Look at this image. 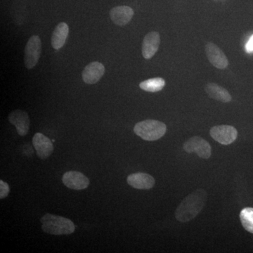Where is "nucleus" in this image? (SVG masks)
<instances>
[{"mask_svg":"<svg viewBox=\"0 0 253 253\" xmlns=\"http://www.w3.org/2000/svg\"><path fill=\"white\" fill-rule=\"evenodd\" d=\"M205 90L210 97L223 103H229L231 101V96L229 91L216 83H208Z\"/></svg>","mask_w":253,"mask_h":253,"instance_id":"15","label":"nucleus"},{"mask_svg":"<svg viewBox=\"0 0 253 253\" xmlns=\"http://www.w3.org/2000/svg\"><path fill=\"white\" fill-rule=\"evenodd\" d=\"M9 184L3 180H0V199H5L9 194Z\"/></svg>","mask_w":253,"mask_h":253,"instance_id":"19","label":"nucleus"},{"mask_svg":"<svg viewBox=\"0 0 253 253\" xmlns=\"http://www.w3.org/2000/svg\"><path fill=\"white\" fill-rule=\"evenodd\" d=\"M240 219L244 229L253 234V208H246L243 209L240 213Z\"/></svg>","mask_w":253,"mask_h":253,"instance_id":"18","label":"nucleus"},{"mask_svg":"<svg viewBox=\"0 0 253 253\" xmlns=\"http://www.w3.org/2000/svg\"><path fill=\"white\" fill-rule=\"evenodd\" d=\"M167 126L165 123L156 120H146L136 123L134 133L146 141H156L166 134Z\"/></svg>","mask_w":253,"mask_h":253,"instance_id":"3","label":"nucleus"},{"mask_svg":"<svg viewBox=\"0 0 253 253\" xmlns=\"http://www.w3.org/2000/svg\"><path fill=\"white\" fill-rule=\"evenodd\" d=\"M246 51L248 52H253V36L250 38L249 41L248 42L246 46Z\"/></svg>","mask_w":253,"mask_h":253,"instance_id":"20","label":"nucleus"},{"mask_svg":"<svg viewBox=\"0 0 253 253\" xmlns=\"http://www.w3.org/2000/svg\"><path fill=\"white\" fill-rule=\"evenodd\" d=\"M206 53L210 63L218 69H225L229 65L226 55L214 43L208 42L206 44Z\"/></svg>","mask_w":253,"mask_h":253,"instance_id":"7","label":"nucleus"},{"mask_svg":"<svg viewBox=\"0 0 253 253\" xmlns=\"http://www.w3.org/2000/svg\"><path fill=\"white\" fill-rule=\"evenodd\" d=\"M128 184L136 189L148 190L155 185V179L152 176L146 173L137 172L128 176Z\"/></svg>","mask_w":253,"mask_h":253,"instance_id":"13","label":"nucleus"},{"mask_svg":"<svg viewBox=\"0 0 253 253\" xmlns=\"http://www.w3.org/2000/svg\"><path fill=\"white\" fill-rule=\"evenodd\" d=\"M134 16V11L127 6H118L110 11V16L115 24L124 26L131 21Z\"/></svg>","mask_w":253,"mask_h":253,"instance_id":"14","label":"nucleus"},{"mask_svg":"<svg viewBox=\"0 0 253 253\" xmlns=\"http://www.w3.org/2000/svg\"><path fill=\"white\" fill-rule=\"evenodd\" d=\"M9 121L16 126L20 136H26L30 129V118L28 113L22 110H16L10 113Z\"/></svg>","mask_w":253,"mask_h":253,"instance_id":"10","label":"nucleus"},{"mask_svg":"<svg viewBox=\"0 0 253 253\" xmlns=\"http://www.w3.org/2000/svg\"><path fill=\"white\" fill-rule=\"evenodd\" d=\"M69 33V28L65 23H60L55 28L51 36V45L55 49L62 48L66 43Z\"/></svg>","mask_w":253,"mask_h":253,"instance_id":"16","label":"nucleus"},{"mask_svg":"<svg viewBox=\"0 0 253 253\" xmlns=\"http://www.w3.org/2000/svg\"><path fill=\"white\" fill-rule=\"evenodd\" d=\"M161 44V38L158 32H150L142 43V55L144 59H151L157 52Z\"/></svg>","mask_w":253,"mask_h":253,"instance_id":"11","label":"nucleus"},{"mask_svg":"<svg viewBox=\"0 0 253 253\" xmlns=\"http://www.w3.org/2000/svg\"><path fill=\"white\" fill-rule=\"evenodd\" d=\"M105 73L102 63L95 61L88 64L83 72V79L86 84H95L100 81Z\"/></svg>","mask_w":253,"mask_h":253,"instance_id":"12","label":"nucleus"},{"mask_svg":"<svg viewBox=\"0 0 253 253\" xmlns=\"http://www.w3.org/2000/svg\"><path fill=\"white\" fill-rule=\"evenodd\" d=\"M41 222L42 230L51 235H69L76 229L71 219L49 213L41 218Z\"/></svg>","mask_w":253,"mask_h":253,"instance_id":"2","label":"nucleus"},{"mask_svg":"<svg viewBox=\"0 0 253 253\" xmlns=\"http://www.w3.org/2000/svg\"><path fill=\"white\" fill-rule=\"evenodd\" d=\"M42 51L41 38L38 36H33L30 38L25 48L24 63L26 67L32 69L36 66Z\"/></svg>","mask_w":253,"mask_h":253,"instance_id":"4","label":"nucleus"},{"mask_svg":"<svg viewBox=\"0 0 253 253\" xmlns=\"http://www.w3.org/2000/svg\"><path fill=\"white\" fill-rule=\"evenodd\" d=\"M33 144L37 155L42 160H45L52 154L54 146L49 138L42 133H36L33 138Z\"/></svg>","mask_w":253,"mask_h":253,"instance_id":"9","label":"nucleus"},{"mask_svg":"<svg viewBox=\"0 0 253 253\" xmlns=\"http://www.w3.org/2000/svg\"><path fill=\"white\" fill-rule=\"evenodd\" d=\"M63 184L69 189L83 190L89 185V180L83 173L77 171H68L63 174Z\"/></svg>","mask_w":253,"mask_h":253,"instance_id":"8","label":"nucleus"},{"mask_svg":"<svg viewBox=\"0 0 253 253\" xmlns=\"http://www.w3.org/2000/svg\"><path fill=\"white\" fill-rule=\"evenodd\" d=\"M184 149L186 152L196 153L199 157L208 159L211 157L212 149L208 141L200 136H194L186 141L184 144Z\"/></svg>","mask_w":253,"mask_h":253,"instance_id":"5","label":"nucleus"},{"mask_svg":"<svg viewBox=\"0 0 253 253\" xmlns=\"http://www.w3.org/2000/svg\"><path fill=\"white\" fill-rule=\"evenodd\" d=\"M207 201V194L202 189L196 190L183 200L176 208L175 217L181 222H187L196 217L202 211Z\"/></svg>","mask_w":253,"mask_h":253,"instance_id":"1","label":"nucleus"},{"mask_svg":"<svg viewBox=\"0 0 253 253\" xmlns=\"http://www.w3.org/2000/svg\"><path fill=\"white\" fill-rule=\"evenodd\" d=\"M210 134L219 144L229 145L235 141L238 131L234 126H213Z\"/></svg>","mask_w":253,"mask_h":253,"instance_id":"6","label":"nucleus"},{"mask_svg":"<svg viewBox=\"0 0 253 253\" xmlns=\"http://www.w3.org/2000/svg\"><path fill=\"white\" fill-rule=\"evenodd\" d=\"M166 85V81L163 78H154L141 82L139 86L141 89L149 92H157L162 90Z\"/></svg>","mask_w":253,"mask_h":253,"instance_id":"17","label":"nucleus"}]
</instances>
